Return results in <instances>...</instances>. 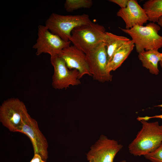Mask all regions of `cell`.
Returning <instances> with one entry per match:
<instances>
[{"label": "cell", "instance_id": "obj_1", "mask_svg": "<svg viewBox=\"0 0 162 162\" xmlns=\"http://www.w3.org/2000/svg\"><path fill=\"white\" fill-rule=\"evenodd\" d=\"M142 127L128 146L130 153L134 156L145 155L156 150L162 142V125L158 122L140 121Z\"/></svg>", "mask_w": 162, "mask_h": 162}, {"label": "cell", "instance_id": "obj_2", "mask_svg": "<svg viewBox=\"0 0 162 162\" xmlns=\"http://www.w3.org/2000/svg\"><path fill=\"white\" fill-rule=\"evenodd\" d=\"M106 32L104 26L92 22L74 28L69 40L86 54L104 42Z\"/></svg>", "mask_w": 162, "mask_h": 162}, {"label": "cell", "instance_id": "obj_3", "mask_svg": "<svg viewBox=\"0 0 162 162\" xmlns=\"http://www.w3.org/2000/svg\"><path fill=\"white\" fill-rule=\"evenodd\" d=\"M130 36L138 53L144 50H158L162 47V36L158 34L160 26L151 22L146 26L136 25L129 29L119 27Z\"/></svg>", "mask_w": 162, "mask_h": 162}, {"label": "cell", "instance_id": "obj_4", "mask_svg": "<svg viewBox=\"0 0 162 162\" xmlns=\"http://www.w3.org/2000/svg\"><path fill=\"white\" fill-rule=\"evenodd\" d=\"M91 22L88 15L86 14L63 15L53 13L46 21L45 26L52 33L68 42L74 28Z\"/></svg>", "mask_w": 162, "mask_h": 162}, {"label": "cell", "instance_id": "obj_5", "mask_svg": "<svg viewBox=\"0 0 162 162\" xmlns=\"http://www.w3.org/2000/svg\"><path fill=\"white\" fill-rule=\"evenodd\" d=\"M28 113L24 103L17 98L4 100L0 106V122L12 132H20Z\"/></svg>", "mask_w": 162, "mask_h": 162}, {"label": "cell", "instance_id": "obj_6", "mask_svg": "<svg viewBox=\"0 0 162 162\" xmlns=\"http://www.w3.org/2000/svg\"><path fill=\"white\" fill-rule=\"evenodd\" d=\"M86 54L90 72L93 79L101 82L112 81V76L106 69L108 58L104 43Z\"/></svg>", "mask_w": 162, "mask_h": 162}, {"label": "cell", "instance_id": "obj_7", "mask_svg": "<svg viewBox=\"0 0 162 162\" xmlns=\"http://www.w3.org/2000/svg\"><path fill=\"white\" fill-rule=\"evenodd\" d=\"M38 38L33 48L36 50V54L39 56L47 53L52 56L59 55L64 48L69 46L71 42H66L49 30L45 26L38 27Z\"/></svg>", "mask_w": 162, "mask_h": 162}, {"label": "cell", "instance_id": "obj_8", "mask_svg": "<svg viewBox=\"0 0 162 162\" xmlns=\"http://www.w3.org/2000/svg\"><path fill=\"white\" fill-rule=\"evenodd\" d=\"M50 62L54 68L52 82L54 88L66 89L70 86H77L81 83L78 78V71L69 70L64 60L58 55L50 57Z\"/></svg>", "mask_w": 162, "mask_h": 162}, {"label": "cell", "instance_id": "obj_9", "mask_svg": "<svg viewBox=\"0 0 162 162\" xmlns=\"http://www.w3.org/2000/svg\"><path fill=\"white\" fill-rule=\"evenodd\" d=\"M123 147L116 140L102 134L90 147L86 158L91 162H113L115 156Z\"/></svg>", "mask_w": 162, "mask_h": 162}, {"label": "cell", "instance_id": "obj_10", "mask_svg": "<svg viewBox=\"0 0 162 162\" xmlns=\"http://www.w3.org/2000/svg\"><path fill=\"white\" fill-rule=\"evenodd\" d=\"M20 132L26 135L32 142L34 154L39 155L46 161L48 158V143L40 130L37 122L27 113L24 118L23 125Z\"/></svg>", "mask_w": 162, "mask_h": 162}, {"label": "cell", "instance_id": "obj_11", "mask_svg": "<svg viewBox=\"0 0 162 162\" xmlns=\"http://www.w3.org/2000/svg\"><path fill=\"white\" fill-rule=\"evenodd\" d=\"M58 56L64 60L69 70L76 69L78 71L79 80L85 75L92 76L86 54L74 46L70 45L64 48Z\"/></svg>", "mask_w": 162, "mask_h": 162}, {"label": "cell", "instance_id": "obj_12", "mask_svg": "<svg viewBox=\"0 0 162 162\" xmlns=\"http://www.w3.org/2000/svg\"><path fill=\"white\" fill-rule=\"evenodd\" d=\"M117 15L123 20L126 29L136 25L143 26L148 20L145 10L135 0H129L126 7L120 8L117 12Z\"/></svg>", "mask_w": 162, "mask_h": 162}, {"label": "cell", "instance_id": "obj_13", "mask_svg": "<svg viewBox=\"0 0 162 162\" xmlns=\"http://www.w3.org/2000/svg\"><path fill=\"white\" fill-rule=\"evenodd\" d=\"M135 44L131 40L123 44L113 54L111 60L108 63L106 69L110 73L120 67L133 50Z\"/></svg>", "mask_w": 162, "mask_h": 162}, {"label": "cell", "instance_id": "obj_14", "mask_svg": "<svg viewBox=\"0 0 162 162\" xmlns=\"http://www.w3.org/2000/svg\"><path fill=\"white\" fill-rule=\"evenodd\" d=\"M138 55L143 67L148 69L152 74L155 75L159 73L158 64L161 59V53L158 50H144Z\"/></svg>", "mask_w": 162, "mask_h": 162}, {"label": "cell", "instance_id": "obj_15", "mask_svg": "<svg viewBox=\"0 0 162 162\" xmlns=\"http://www.w3.org/2000/svg\"><path fill=\"white\" fill-rule=\"evenodd\" d=\"M130 40L128 38L119 36L109 32H106L104 43L105 44L108 58V63L111 60L117 50Z\"/></svg>", "mask_w": 162, "mask_h": 162}, {"label": "cell", "instance_id": "obj_16", "mask_svg": "<svg viewBox=\"0 0 162 162\" xmlns=\"http://www.w3.org/2000/svg\"><path fill=\"white\" fill-rule=\"evenodd\" d=\"M151 22H158L162 16V0H149L143 4V8Z\"/></svg>", "mask_w": 162, "mask_h": 162}, {"label": "cell", "instance_id": "obj_17", "mask_svg": "<svg viewBox=\"0 0 162 162\" xmlns=\"http://www.w3.org/2000/svg\"><path fill=\"white\" fill-rule=\"evenodd\" d=\"M93 5L91 0H66L64 4V8L68 12L82 8H89Z\"/></svg>", "mask_w": 162, "mask_h": 162}, {"label": "cell", "instance_id": "obj_18", "mask_svg": "<svg viewBox=\"0 0 162 162\" xmlns=\"http://www.w3.org/2000/svg\"><path fill=\"white\" fill-rule=\"evenodd\" d=\"M144 156L152 162H162V142L154 151Z\"/></svg>", "mask_w": 162, "mask_h": 162}, {"label": "cell", "instance_id": "obj_19", "mask_svg": "<svg viewBox=\"0 0 162 162\" xmlns=\"http://www.w3.org/2000/svg\"><path fill=\"white\" fill-rule=\"evenodd\" d=\"M129 0H110L109 1L118 5L121 8H125L127 6Z\"/></svg>", "mask_w": 162, "mask_h": 162}, {"label": "cell", "instance_id": "obj_20", "mask_svg": "<svg viewBox=\"0 0 162 162\" xmlns=\"http://www.w3.org/2000/svg\"><path fill=\"white\" fill-rule=\"evenodd\" d=\"M159 118L162 119V114L156 115L152 116H146L145 117H138L137 120L139 121L141 120H144L148 121L149 119L152 118Z\"/></svg>", "mask_w": 162, "mask_h": 162}, {"label": "cell", "instance_id": "obj_21", "mask_svg": "<svg viewBox=\"0 0 162 162\" xmlns=\"http://www.w3.org/2000/svg\"><path fill=\"white\" fill-rule=\"evenodd\" d=\"M43 160L41 157L38 154H34V156L29 162H46Z\"/></svg>", "mask_w": 162, "mask_h": 162}, {"label": "cell", "instance_id": "obj_22", "mask_svg": "<svg viewBox=\"0 0 162 162\" xmlns=\"http://www.w3.org/2000/svg\"><path fill=\"white\" fill-rule=\"evenodd\" d=\"M157 23L160 26L162 27V16L159 18Z\"/></svg>", "mask_w": 162, "mask_h": 162}, {"label": "cell", "instance_id": "obj_23", "mask_svg": "<svg viewBox=\"0 0 162 162\" xmlns=\"http://www.w3.org/2000/svg\"><path fill=\"white\" fill-rule=\"evenodd\" d=\"M159 63L162 70V53H161V59L159 61Z\"/></svg>", "mask_w": 162, "mask_h": 162}, {"label": "cell", "instance_id": "obj_24", "mask_svg": "<svg viewBox=\"0 0 162 162\" xmlns=\"http://www.w3.org/2000/svg\"><path fill=\"white\" fill-rule=\"evenodd\" d=\"M154 107H162V104L154 106Z\"/></svg>", "mask_w": 162, "mask_h": 162}, {"label": "cell", "instance_id": "obj_25", "mask_svg": "<svg viewBox=\"0 0 162 162\" xmlns=\"http://www.w3.org/2000/svg\"><path fill=\"white\" fill-rule=\"evenodd\" d=\"M119 162H127V161L125 160H121Z\"/></svg>", "mask_w": 162, "mask_h": 162}, {"label": "cell", "instance_id": "obj_26", "mask_svg": "<svg viewBox=\"0 0 162 162\" xmlns=\"http://www.w3.org/2000/svg\"><path fill=\"white\" fill-rule=\"evenodd\" d=\"M88 162H91L90 161H89Z\"/></svg>", "mask_w": 162, "mask_h": 162}]
</instances>
